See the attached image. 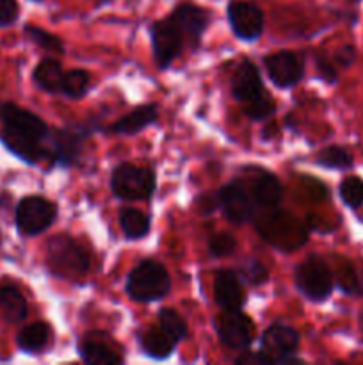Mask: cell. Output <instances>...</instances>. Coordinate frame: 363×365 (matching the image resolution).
<instances>
[{"instance_id": "14", "label": "cell", "mask_w": 363, "mask_h": 365, "mask_svg": "<svg viewBox=\"0 0 363 365\" xmlns=\"http://www.w3.org/2000/svg\"><path fill=\"white\" fill-rule=\"evenodd\" d=\"M219 207L233 225H244L253 217V202L246 189L238 184H228L217 192Z\"/></svg>"}, {"instance_id": "32", "label": "cell", "mask_w": 363, "mask_h": 365, "mask_svg": "<svg viewBox=\"0 0 363 365\" xmlns=\"http://www.w3.org/2000/svg\"><path fill=\"white\" fill-rule=\"evenodd\" d=\"M238 277H241L242 282L249 285H262L269 278V273H267L265 266L260 260L249 259L241 266V274Z\"/></svg>"}, {"instance_id": "22", "label": "cell", "mask_w": 363, "mask_h": 365, "mask_svg": "<svg viewBox=\"0 0 363 365\" xmlns=\"http://www.w3.org/2000/svg\"><path fill=\"white\" fill-rule=\"evenodd\" d=\"M52 337V330L46 323H32L28 327H25L23 330L18 334L16 344L21 351L27 353H36L41 351L46 344L50 342Z\"/></svg>"}, {"instance_id": "3", "label": "cell", "mask_w": 363, "mask_h": 365, "mask_svg": "<svg viewBox=\"0 0 363 365\" xmlns=\"http://www.w3.org/2000/svg\"><path fill=\"white\" fill-rule=\"evenodd\" d=\"M48 267L59 278H80L91 266L89 253L70 235H56L46 248Z\"/></svg>"}, {"instance_id": "10", "label": "cell", "mask_w": 363, "mask_h": 365, "mask_svg": "<svg viewBox=\"0 0 363 365\" xmlns=\"http://www.w3.org/2000/svg\"><path fill=\"white\" fill-rule=\"evenodd\" d=\"M88 132L84 127H70L53 130L48 146V157L52 164L59 166H71L78 160L82 152V145L88 139Z\"/></svg>"}, {"instance_id": "8", "label": "cell", "mask_w": 363, "mask_h": 365, "mask_svg": "<svg viewBox=\"0 0 363 365\" xmlns=\"http://www.w3.org/2000/svg\"><path fill=\"white\" fill-rule=\"evenodd\" d=\"M216 330L223 346L235 351L248 349L255 339V324L241 310H223L216 319Z\"/></svg>"}, {"instance_id": "6", "label": "cell", "mask_w": 363, "mask_h": 365, "mask_svg": "<svg viewBox=\"0 0 363 365\" xmlns=\"http://www.w3.org/2000/svg\"><path fill=\"white\" fill-rule=\"evenodd\" d=\"M14 217L20 234L34 237L52 227L57 217V207L41 196H25L18 203Z\"/></svg>"}, {"instance_id": "26", "label": "cell", "mask_w": 363, "mask_h": 365, "mask_svg": "<svg viewBox=\"0 0 363 365\" xmlns=\"http://www.w3.org/2000/svg\"><path fill=\"white\" fill-rule=\"evenodd\" d=\"M338 195L345 207L358 210L363 207V178L358 175H349L338 185Z\"/></svg>"}, {"instance_id": "12", "label": "cell", "mask_w": 363, "mask_h": 365, "mask_svg": "<svg viewBox=\"0 0 363 365\" xmlns=\"http://www.w3.org/2000/svg\"><path fill=\"white\" fill-rule=\"evenodd\" d=\"M269 78L278 88H292L298 84L302 77V61L298 53L280 50L263 59Z\"/></svg>"}, {"instance_id": "35", "label": "cell", "mask_w": 363, "mask_h": 365, "mask_svg": "<svg viewBox=\"0 0 363 365\" xmlns=\"http://www.w3.org/2000/svg\"><path fill=\"white\" fill-rule=\"evenodd\" d=\"M18 18L16 0H0V25L14 24Z\"/></svg>"}, {"instance_id": "33", "label": "cell", "mask_w": 363, "mask_h": 365, "mask_svg": "<svg viewBox=\"0 0 363 365\" xmlns=\"http://www.w3.org/2000/svg\"><path fill=\"white\" fill-rule=\"evenodd\" d=\"M237 241L230 234H214L209 239V253L214 259H223L233 253Z\"/></svg>"}, {"instance_id": "19", "label": "cell", "mask_w": 363, "mask_h": 365, "mask_svg": "<svg viewBox=\"0 0 363 365\" xmlns=\"http://www.w3.org/2000/svg\"><path fill=\"white\" fill-rule=\"evenodd\" d=\"M139 344H141V349L146 355L157 360H164L167 356H171L174 348H177V342L160 327L149 328L144 334L139 335Z\"/></svg>"}, {"instance_id": "31", "label": "cell", "mask_w": 363, "mask_h": 365, "mask_svg": "<svg viewBox=\"0 0 363 365\" xmlns=\"http://www.w3.org/2000/svg\"><path fill=\"white\" fill-rule=\"evenodd\" d=\"M23 32L32 43H36V45L39 46V48L48 50V52H57V53L64 52L63 41H60L57 36H53V34H50V32L43 31V29L34 27V25H25Z\"/></svg>"}, {"instance_id": "7", "label": "cell", "mask_w": 363, "mask_h": 365, "mask_svg": "<svg viewBox=\"0 0 363 365\" xmlns=\"http://www.w3.org/2000/svg\"><path fill=\"white\" fill-rule=\"evenodd\" d=\"M299 348V334L287 324L276 323L267 328L262 337V348L269 364H295L301 360L295 359V351Z\"/></svg>"}, {"instance_id": "5", "label": "cell", "mask_w": 363, "mask_h": 365, "mask_svg": "<svg viewBox=\"0 0 363 365\" xmlns=\"http://www.w3.org/2000/svg\"><path fill=\"white\" fill-rule=\"evenodd\" d=\"M112 195L127 202L149 200L155 192V173L148 168L120 164L110 177Z\"/></svg>"}, {"instance_id": "15", "label": "cell", "mask_w": 363, "mask_h": 365, "mask_svg": "<svg viewBox=\"0 0 363 365\" xmlns=\"http://www.w3.org/2000/svg\"><path fill=\"white\" fill-rule=\"evenodd\" d=\"M214 296L217 305L223 310H242L246 303V292L241 277L230 269L219 271L214 280Z\"/></svg>"}, {"instance_id": "36", "label": "cell", "mask_w": 363, "mask_h": 365, "mask_svg": "<svg viewBox=\"0 0 363 365\" xmlns=\"http://www.w3.org/2000/svg\"><path fill=\"white\" fill-rule=\"evenodd\" d=\"M335 64L342 68H349L356 61V48L354 45H344L337 50L333 57Z\"/></svg>"}, {"instance_id": "30", "label": "cell", "mask_w": 363, "mask_h": 365, "mask_svg": "<svg viewBox=\"0 0 363 365\" xmlns=\"http://www.w3.org/2000/svg\"><path fill=\"white\" fill-rule=\"evenodd\" d=\"M89 88V73L84 70H71L64 73L60 93L70 98H80Z\"/></svg>"}, {"instance_id": "27", "label": "cell", "mask_w": 363, "mask_h": 365, "mask_svg": "<svg viewBox=\"0 0 363 365\" xmlns=\"http://www.w3.org/2000/svg\"><path fill=\"white\" fill-rule=\"evenodd\" d=\"M159 327L173 339L174 342H182L185 337H187L189 330H187V323L184 321V317L180 316L178 312L171 309H164L160 310L159 314Z\"/></svg>"}, {"instance_id": "23", "label": "cell", "mask_w": 363, "mask_h": 365, "mask_svg": "<svg viewBox=\"0 0 363 365\" xmlns=\"http://www.w3.org/2000/svg\"><path fill=\"white\" fill-rule=\"evenodd\" d=\"M78 355L89 365H117L123 362V359L114 349L96 341L80 342L78 344Z\"/></svg>"}, {"instance_id": "38", "label": "cell", "mask_w": 363, "mask_h": 365, "mask_svg": "<svg viewBox=\"0 0 363 365\" xmlns=\"http://www.w3.org/2000/svg\"><path fill=\"white\" fill-rule=\"evenodd\" d=\"M351 2H362V0H351Z\"/></svg>"}, {"instance_id": "1", "label": "cell", "mask_w": 363, "mask_h": 365, "mask_svg": "<svg viewBox=\"0 0 363 365\" xmlns=\"http://www.w3.org/2000/svg\"><path fill=\"white\" fill-rule=\"evenodd\" d=\"M0 121L4 125L2 143L9 152L31 164L48 157V148L43 143L48 141L50 132L41 118L6 102L0 103Z\"/></svg>"}, {"instance_id": "28", "label": "cell", "mask_w": 363, "mask_h": 365, "mask_svg": "<svg viewBox=\"0 0 363 365\" xmlns=\"http://www.w3.org/2000/svg\"><path fill=\"white\" fill-rule=\"evenodd\" d=\"M337 284L345 294L363 296V284L349 260H342V266L337 269Z\"/></svg>"}, {"instance_id": "18", "label": "cell", "mask_w": 363, "mask_h": 365, "mask_svg": "<svg viewBox=\"0 0 363 365\" xmlns=\"http://www.w3.org/2000/svg\"><path fill=\"white\" fill-rule=\"evenodd\" d=\"M27 302L20 289L13 284H0V314L11 324L23 323L27 317Z\"/></svg>"}, {"instance_id": "34", "label": "cell", "mask_w": 363, "mask_h": 365, "mask_svg": "<svg viewBox=\"0 0 363 365\" xmlns=\"http://www.w3.org/2000/svg\"><path fill=\"white\" fill-rule=\"evenodd\" d=\"M315 64H317V70H319L320 77H322L324 81L330 82V84H335V82L338 81V70H337V64H335L333 59H330V57L319 53V56L315 57Z\"/></svg>"}, {"instance_id": "2", "label": "cell", "mask_w": 363, "mask_h": 365, "mask_svg": "<svg viewBox=\"0 0 363 365\" xmlns=\"http://www.w3.org/2000/svg\"><path fill=\"white\" fill-rule=\"evenodd\" d=\"M171 291V278L157 260H142L132 269L127 280V294L134 302L152 303L166 298Z\"/></svg>"}, {"instance_id": "13", "label": "cell", "mask_w": 363, "mask_h": 365, "mask_svg": "<svg viewBox=\"0 0 363 365\" xmlns=\"http://www.w3.org/2000/svg\"><path fill=\"white\" fill-rule=\"evenodd\" d=\"M169 18L173 20V24L177 25L178 31L182 32L184 41H189L192 46L199 45L203 32L206 31L210 21L209 11L189 2L180 4V6L174 7V11L171 13Z\"/></svg>"}, {"instance_id": "20", "label": "cell", "mask_w": 363, "mask_h": 365, "mask_svg": "<svg viewBox=\"0 0 363 365\" xmlns=\"http://www.w3.org/2000/svg\"><path fill=\"white\" fill-rule=\"evenodd\" d=\"M63 77H64V71L63 68H60L59 61L50 59V57L48 59L39 61L38 66L34 68V73H32V78H34L36 86H38L41 91L50 93V95L60 93Z\"/></svg>"}, {"instance_id": "21", "label": "cell", "mask_w": 363, "mask_h": 365, "mask_svg": "<svg viewBox=\"0 0 363 365\" xmlns=\"http://www.w3.org/2000/svg\"><path fill=\"white\" fill-rule=\"evenodd\" d=\"M281 196H283V189L276 175L269 171H260V177L253 185V200L262 207H276L281 202Z\"/></svg>"}, {"instance_id": "9", "label": "cell", "mask_w": 363, "mask_h": 365, "mask_svg": "<svg viewBox=\"0 0 363 365\" xmlns=\"http://www.w3.org/2000/svg\"><path fill=\"white\" fill-rule=\"evenodd\" d=\"M149 31H152L153 57H155L157 66L160 70H166L180 56L182 46H184V36L171 18L155 21Z\"/></svg>"}, {"instance_id": "16", "label": "cell", "mask_w": 363, "mask_h": 365, "mask_svg": "<svg viewBox=\"0 0 363 365\" xmlns=\"http://www.w3.org/2000/svg\"><path fill=\"white\" fill-rule=\"evenodd\" d=\"M231 91H233L235 100H238L241 103L251 102L253 98H256V96L265 91L262 77H260V71L255 66V63L248 59L242 61L241 66L235 71L233 81H231Z\"/></svg>"}, {"instance_id": "37", "label": "cell", "mask_w": 363, "mask_h": 365, "mask_svg": "<svg viewBox=\"0 0 363 365\" xmlns=\"http://www.w3.org/2000/svg\"><path fill=\"white\" fill-rule=\"evenodd\" d=\"M109 2H112V0H98V4H109Z\"/></svg>"}, {"instance_id": "17", "label": "cell", "mask_w": 363, "mask_h": 365, "mask_svg": "<svg viewBox=\"0 0 363 365\" xmlns=\"http://www.w3.org/2000/svg\"><path fill=\"white\" fill-rule=\"evenodd\" d=\"M159 118V107L155 103H148V106H141L137 109L132 110L130 114L123 116L121 120H117L116 123L110 125L107 130L112 132V134L120 135H134L137 132L144 130L146 127L153 125Z\"/></svg>"}, {"instance_id": "4", "label": "cell", "mask_w": 363, "mask_h": 365, "mask_svg": "<svg viewBox=\"0 0 363 365\" xmlns=\"http://www.w3.org/2000/svg\"><path fill=\"white\" fill-rule=\"evenodd\" d=\"M295 287L313 303L326 302L335 289V274L319 255L302 260L294 273Z\"/></svg>"}, {"instance_id": "11", "label": "cell", "mask_w": 363, "mask_h": 365, "mask_svg": "<svg viewBox=\"0 0 363 365\" xmlns=\"http://www.w3.org/2000/svg\"><path fill=\"white\" fill-rule=\"evenodd\" d=\"M228 20L233 34L244 41L258 39L265 27L262 9L253 2H231L228 6Z\"/></svg>"}, {"instance_id": "29", "label": "cell", "mask_w": 363, "mask_h": 365, "mask_svg": "<svg viewBox=\"0 0 363 365\" xmlns=\"http://www.w3.org/2000/svg\"><path fill=\"white\" fill-rule=\"evenodd\" d=\"M276 110V103H274L270 93L263 91L262 95H258L256 98H253L251 102L244 103V113L246 116L251 118L253 121H263L267 118H270Z\"/></svg>"}, {"instance_id": "24", "label": "cell", "mask_w": 363, "mask_h": 365, "mask_svg": "<svg viewBox=\"0 0 363 365\" xmlns=\"http://www.w3.org/2000/svg\"><path fill=\"white\" fill-rule=\"evenodd\" d=\"M120 225L127 239H142L152 228V220L137 209H123L120 212Z\"/></svg>"}, {"instance_id": "25", "label": "cell", "mask_w": 363, "mask_h": 365, "mask_svg": "<svg viewBox=\"0 0 363 365\" xmlns=\"http://www.w3.org/2000/svg\"><path fill=\"white\" fill-rule=\"evenodd\" d=\"M315 163L319 166L327 168V170H349L354 164V157L345 146L331 145L320 150Z\"/></svg>"}]
</instances>
